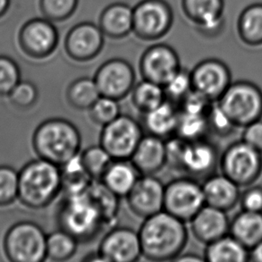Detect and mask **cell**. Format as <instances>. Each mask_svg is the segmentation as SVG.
Instances as JSON below:
<instances>
[{
  "label": "cell",
  "mask_w": 262,
  "mask_h": 262,
  "mask_svg": "<svg viewBox=\"0 0 262 262\" xmlns=\"http://www.w3.org/2000/svg\"><path fill=\"white\" fill-rule=\"evenodd\" d=\"M80 159L87 174L93 181L101 180L113 159L100 145L91 146L80 153Z\"/></svg>",
  "instance_id": "34"
},
{
  "label": "cell",
  "mask_w": 262,
  "mask_h": 262,
  "mask_svg": "<svg viewBox=\"0 0 262 262\" xmlns=\"http://www.w3.org/2000/svg\"><path fill=\"white\" fill-rule=\"evenodd\" d=\"M244 142L262 153V121H255L245 126Z\"/></svg>",
  "instance_id": "45"
},
{
  "label": "cell",
  "mask_w": 262,
  "mask_h": 262,
  "mask_svg": "<svg viewBox=\"0 0 262 262\" xmlns=\"http://www.w3.org/2000/svg\"><path fill=\"white\" fill-rule=\"evenodd\" d=\"M86 192L94 202L107 227L117 220L119 211V197L110 191L101 181H92Z\"/></svg>",
  "instance_id": "31"
},
{
  "label": "cell",
  "mask_w": 262,
  "mask_h": 262,
  "mask_svg": "<svg viewBox=\"0 0 262 262\" xmlns=\"http://www.w3.org/2000/svg\"><path fill=\"white\" fill-rule=\"evenodd\" d=\"M205 205L202 184L195 178L179 177L165 185L164 210L184 223L190 222Z\"/></svg>",
  "instance_id": "9"
},
{
  "label": "cell",
  "mask_w": 262,
  "mask_h": 262,
  "mask_svg": "<svg viewBox=\"0 0 262 262\" xmlns=\"http://www.w3.org/2000/svg\"><path fill=\"white\" fill-rule=\"evenodd\" d=\"M216 148L205 139L185 141L177 171L192 178L207 177L216 167Z\"/></svg>",
  "instance_id": "19"
},
{
  "label": "cell",
  "mask_w": 262,
  "mask_h": 262,
  "mask_svg": "<svg viewBox=\"0 0 262 262\" xmlns=\"http://www.w3.org/2000/svg\"><path fill=\"white\" fill-rule=\"evenodd\" d=\"M143 135V128L138 121L121 114L103 126L99 135V145L106 149L114 160H131Z\"/></svg>",
  "instance_id": "8"
},
{
  "label": "cell",
  "mask_w": 262,
  "mask_h": 262,
  "mask_svg": "<svg viewBox=\"0 0 262 262\" xmlns=\"http://www.w3.org/2000/svg\"><path fill=\"white\" fill-rule=\"evenodd\" d=\"M10 7V0H0V18L7 14Z\"/></svg>",
  "instance_id": "48"
},
{
  "label": "cell",
  "mask_w": 262,
  "mask_h": 262,
  "mask_svg": "<svg viewBox=\"0 0 262 262\" xmlns=\"http://www.w3.org/2000/svg\"><path fill=\"white\" fill-rule=\"evenodd\" d=\"M59 228L72 234L79 243H89L106 227L99 209L87 192L64 195L57 212Z\"/></svg>",
  "instance_id": "4"
},
{
  "label": "cell",
  "mask_w": 262,
  "mask_h": 262,
  "mask_svg": "<svg viewBox=\"0 0 262 262\" xmlns=\"http://www.w3.org/2000/svg\"><path fill=\"white\" fill-rule=\"evenodd\" d=\"M206 205L228 211L240 198L239 186L225 174L210 176L202 184Z\"/></svg>",
  "instance_id": "23"
},
{
  "label": "cell",
  "mask_w": 262,
  "mask_h": 262,
  "mask_svg": "<svg viewBox=\"0 0 262 262\" xmlns=\"http://www.w3.org/2000/svg\"><path fill=\"white\" fill-rule=\"evenodd\" d=\"M221 169L238 186L250 185L261 174V152L244 141L234 143L224 153Z\"/></svg>",
  "instance_id": "10"
},
{
  "label": "cell",
  "mask_w": 262,
  "mask_h": 262,
  "mask_svg": "<svg viewBox=\"0 0 262 262\" xmlns=\"http://www.w3.org/2000/svg\"><path fill=\"white\" fill-rule=\"evenodd\" d=\"M251 258L254 261L262 262V241L251 250Z\"/></svg>",
  "instance_id": "47"
},
{
  "label": "cell",
  "mask_w": 262,
  "mask_h": 262,
  "mask_svg": "<svg viewBox=\"0 0 262 262\" xmlns=\"http://www.w3.org/2000/svg\"><path fill=\"white\" fill-rule=\"evenodd\" d=\"M180 57L173 47L158 43L142 53L139 69L142 79L165 86L180 70Z\"/></svg>",
  "instance_id": "13"
},
{
  "label": "cell",
  "mask_w": 262,
  "mask_h": 262,
  "mask_svg": "<svg viewBox=\"0 0 262 262\" xmlns=\"http://www.w3.org/2000/svg\"><path fill=\"white\" fill-rule=\"evenodd\" d=\"M18 43L27 57L41 60L50 57L57 50L59 33L53 21L47 18H33L21 26Z\"/></svg>",
  "instance_id": "11"
},
{
  "label": "cell",
  "mask_w": 262,
  "mask_h": 262,
  "mask_svg": "<svg viewBox=\"0 0 262 262\" xmlns=\"http://www.w3.org/2000/svg\"><path fill=\"white\" fill-rule=\"evenodd\" d=\"M242 207L244 210L262 213V188L253 187L242 197Z\"/></svg>",
  "instance_id": "44"
},
{
  "label": "cell",
  "mask_w": 262,
  "mask_h": 262,
  "mask_svg": "<svg viewBox=\"0 0 262 262\" xmlns=\"http://www.w3.org/2000/svg\"><path fill=\"white\" fill-rule=\"evenodd\" d=\"M8 96L14 106L19 108H29L37 102L39 92L32 82L20 81Z\"/></svg>",
  "instance_id": "41"
},
{
  "label": "cell",
  "mask_w": 262,
  "mask_h": 262,
  "mask_svg": "<svg viewBox=\"0 0 262 262\" xmlns=\"http://www.w3.org/2000/svg\"><path fill=\"white\" fill-rule=\"evenodd\" d=\"M190 224L193 236L205 245L227 235L230 227L226 211L208 205L192 217Z\"/></svg>",
  "instance_id": "21"
},
{
  "label": "cell",
  "mask_w": 262,
  "mask_h": 262,
  "mask_svg": "<svg viewBox=\"0 0 262 262\" xmlns=\"http://www.w3.org/2000/svg\"><path fill=\"white\" fill-rule=\"evenodd\" d=\"M62 192L60 167L42 159L26 164L19 173L18 198L24 205L41 209Z\"/></svg>",
  "instance_id": "3"
},
{
  "label": "cell",
  "mask_w": 262,
  "mask_h": 262,
  "mask_svg": "<svg viewBox=\"0 0 262 262\" xmlns=\"http://www.w3.org/2000/svg\"><path fill=\"white\" fill-rule=\"evenodd\" d=\"M93 78L81 77L72 82L66 92L68 104L75 110H89L100 97Z\"/></svg>",
  "instance_id": "32"
},
{
  "label": "cell",
  "mask_w": 262,
  "mask_h": 262,
  "mask_svg": "<svg viewBox=\"0 0 262 262\" xmlns=\"http://www.w3.org/2000/svg\"><path fill=\"white\" fill-rule=\"evenodd\" d=\"M138 234L142 257L150 261L176 260L187 245L185 223L165 210L144 219Z\"/></svg>",
  "instance_id": "1"
},
{
  "label": "cell",
  "mask_w": 262,
  "mask_h": 262,
  "mask_svg": "<svg viewBox=\"0 0 262 262\" xmlns=\"http://www.w3.org/2000/svg\"><path fill=\"white\" fill-rule=\"evenodd\" d=\"M19 173L9 167H0V206L7 205L18 198Z\"/></svg>",
  "instance_id": "39"
},
{
  "label": "cell",
  "mask_w": 262,
  "mask_h": 262,
  "mask_svg": "<svg viewBox=\"0 0 262 262\" xmlns=\"http://www.w3.org/2000/svg\"><path fill=\"white\" fill-rule=\"evenodd\" d=\"M179 114L177 105L166 100L155 110L144 114L143 126L149 135L167 140L176 135Z\"/></svg>",
  "instance_id": "24"
},
{
  "label": "cell",
  "mask_w": 262,
  "mask_h": 262,
  "mask_svg": "<svg viewBox=\"0 0 262 262\" xmlns=\"http://www.w3.org/2000/svg\"><path fill=\"white\" fill-rule=\"evenodd\" d=\"M100 95L121 100L131 94L136 84L135 68L123 58H112L99 66L94 75Z\"/></svg>",
  "instance_id": "12"
},
{
  "label": "cell",
  "mask_w": 262,
  "mask_h": 262,
  "mask_svg": "<svg viewBox=\"0 0 262 262\" xmlns=\"http://www.w3.org/2000/svg\"><path fill=\"white\" fill-rule=\"evenodd\" d=\"M184 16L205 38H216L225 26V0H181Z\"/></svg>",
  "instance_id": "16"
},
{
  "label": "cell",
  "mask_w": 262,
  "mask_h": 262,
  "mask_svg": "<svg viewBox=\"0 0 262 262\" xmlns=\"http://www.w3.org/2000/svg\"><path fill=\"white\" fill-rule=\"evenodd\" d=\"M79 242L63 229L47 235V259L52 261H67L72 259L78 249Z\"/></svg>",
  "instance_id": "33"
},
{
  "label": "cell",
  "mask_w": 262,
  "mask_h": 262,
  "mask_svg": "<svg viewBox=\"0 0 262 262\" xmlns=\"http://www.w3.org/2000/svg\"><path fill=\"white\" fill-rule=\"evenodd\" d=\"M4 248L11 261L41 262L47 259V234L34 222L21 221L7 232Z\"/></svg>",
  "instance_id": "6"
},
{
  "label": "cell",
  "mask_w": 262,
  "mask_h": 262,
  "mask_svg": "<svg viewBox=\"0 0 262 262\" xmlns=\"http://www.w3.org/2000/svg\"><path fill=\"white\" fill-rule=\"evenodd\" d=\"M208 130L209 124L205 116L191 115L182 112L179 114L176 135L181 139L187 142L201 140L204 138V135Z\"/></svg>",
  "instance_id": "35"
},
{
  "label": "cell",
  "mask_w": 262,
  "mask_h": 262,
  "mask_svg": "<svg viewBox=\"0 0 262 262\" xmlns=\"http://www.w3.org/2000/svg\"><path fill=\"white\" fill-rule=\"evenodd\" d=\"M164 90L167 100L178 106L181 101L192 91L191 71L181 68L170 81L164 86Z\"/></svg>",
  "instance_id": "38"
},
{
  "label": "cell",
  "mask_w": 262,
  "mask_h": 262,
  "mask_svg": "<svg viewBox=\"0 0 262 262\" xmlns=\"http://www.w3.org/2000/svg\"><path fill=\"white\" fill-rule=\"evenodd\" d=\"M204 259L209 262H245L248 259V250L232 235H225L207 245Z\"/></svg>",
  "instance_id": "27"
},
{
  "label": "cell",
  "mask_w": 262,
  "mask_h": 262,
  "mask_svg": "<svg viewBox=\"0 0 262 262\" xmlns=\"http://www.w3.org/2000/svg\"><path fill=\"white\" fill-rule=\"evenodd\" d=\"M231 235L247 250L262 241V213L244 210L230 223Z\"/></svg>",
  "instance_id": "26"
},
{
  "label": "cell",
  "mask_w": 262,
  "mask_h": 262,
  "mask_svg": "<svg viewBox=\"0 0 262 262\" xmlns=\"http://www.w3.org/2000/svg\"><path fill=\"white\" fill-rule=\"evenodd\" d=\"M176 260L177 261H206L204 258L193 253H187V254L182 253Z\"/></svg>",
  "instance_id": "46"
},
{
  "label": "cell",
  "mask_w": 262,
  "mask_h": 262,
  "mask_svg": "<svg viewBox=\"0 0 262 262\" xmlns=\"http://www.w3.org/2000/svg\"><path fill=\"white\" fill-rule=\"evenodd\" d=\"M32 146L39 159L61 167L81 153L82 135L68 119L50 118L36 128Z\"/></svg>",
  "instance_id": "2"
},
{
  "label": "cell",
  "mask_w": 262,
  "mask_h": 262,
  "mask_svg": "<svg viewBox=\"0 0 262 262\" xmlns=\"http://www.w3.org/2000/svg\"><path fill=\"white\" fill-rule=\"evenodd\" d=\"M212 104V101L192 90L177 106L182 113L207 117Z\"/></svg>",
  "instance_id": "42"
},
{
  "label": "cell",
  "mask_w": 262,
  "mask_h": 262,
  "mask_svg": "<svg viewBox=\"0 0 262 262\" xmlns=\"http://www.w3.org/2000/svg\"><path fill=\"white\" fill-rule=\"evenodd\" d=\"M20 69L10 57L0 56V95H9L20 82Z\"/></svg>",
  "instance_id": "40"
},
{
  "label": "cell",
  "mask_w": 262,
  "mask_h": 262,
  "mask_svg": "<svg viewBox=\"0 0 262 262\" xmlns=\"http://www.w3.org/2000/svg\"><path fill=\"white\" fill-rule=\"evenodd\" d=\"M79 0H39V7L43 17L53 23L68 20L75 14Z\"/></svg>",
  "instance_id": "37"
},
{
  "label": "cell",
  "mask_w": 262,
  "mask_h": 262,
  "mask_svg": "<svg viewBox=\"0 0 262 262\" xmlns=\"http://www.w3.org/2000/svg\"><path fill=\"white\" fill-rule=\"evenodd\" d=\"M125 199L132 212L144 220L163 211L165 184L154 176H141Z\"/></svg>",
  "instance_id": "18"
},
{
  "label": "cell",
  "mask_w": 262,
  "mask_h": 262,
  "mask_svg": "<svg viewBox=\"0 0 262 262\" xmlns=\"http://www.w3.org/2000/svg\"><path fill=\"white\" fill-rule=\"evenodd\" d=\"M141 176L131 160H116L100 181L119 198H125Z\"/></svg>",
  "instance_id": "25"
},
{
  "label": "cell",
  "mask_w": 262,
  "mask_h": 262,
  "mask_svg": "<svg viewBox=\"0 0 262 262\" xmlns=\"http://www.w3.org/2000/svg\"><path fill=\"white\" fill-rule=\"evenodd\" d=\"M174 24V12L166 0H141L134 7L133 33L144 41L162 39Z\"/></svg>",
  "instance_id": "7"
},
{
  "label": "cell",
  "mask_w": 262,
  "mask_h": 262,
  "mask_svg": "<svg viewBox=\"0 0 262 262\" xmlns=\"http://www.w3.org/2000/svg\"><path fill=\"white\" fill-rule=\"evenodd\" d=\"M99 26L107 38L124 39L133 33L134 7L122 2L110 4L101 11Z\"/></svg>",
  "instance_id": "22"
},
{
  "label": "cell",
  "mask_w": 262,
  "mask_h": 262,
  "mask_svg": "<svg viewBox=\"0 0 262 262\" xmlns=\"http://www.w3.org/2000/svg\"><path fill=\"white\" fill-rule=\"evenodd\" d=\"M132 103L141 113H148L167 100L163 86L142 80L135 84L131 92Z\"/></svg>",
  "instance_id": "29"
},
{
  "label": "cell",
  "mask_w": 262,
  "mask_h": 262,
  "mask_svg": "<svg viewBox=\"0 0 262 262\" xmlns=\"http://www.w3.org/2000/svg\"><path fill=\"white\" fill-rule=\"evenodd\" d=\"M209 130L214 132L216 135L226 136L234 130V123L227 117V114L220 108L219 105L212 106L207 116Z\"/></svg>",
  "instance_id": "43"
},
{
  "label": "cell",
  "mask_w": 262,
  "mask_h": 262,
  "mask_svg": "<svg viewBox=\"0 0 262 262\" xmlns=\"http://www.w3.org/2000/svg\"><path fill=\"white\" fill-rule=\"evenodd\" d=\"M217 105L235 126L245 127L262 117V92L248 82L231 83Z\"/></svg>",
  "instance_id": "5"
},
{
  "label": "cell",
  "mask_w": 262,
  "mask_h": 262,
  "mask_svg": "<svg viewBox=\"0 0 262 262\" xmlns=\"http://www.w3.org/2000/svg\"><path fill=\"white\" fill-rule=\"evenodd\" d=\"M98 252L104 262H135L142 257L138 232L130 227H114L99 244Z\"/></svg>",
  "instance_id": "17"
},
{
  "label": "cell",
  "mask_w": 262,
  "mask_h": 262,
  "mask_svg": "<svg viewBox=\"0 0 262 262\" xmlns=\"http://www.w3.org/2000/svg\"><path fill=\"white\" fill-rule=\"evenodd\" d=\"M61 168L62 174V192L64 195H75L83 193L92 184L90 177L80 159V154Z\"/></svg>",
  "instance_id": "30"
},
{
  "label": "cell",
  "mask_w": 262,
  "mask_h": 262,
  "mask_svg": "<svg viewBox=\"0 0 262 262\" xmlns=\"http://www.w3.org/2000/svg\"><path fill=\"white\" fill-rule=\"evenodd\" d=\"M118 102L117 99L100 96L88 110L90 119L100 127L110 124L121 115Z\"/></svg>",
  "instance_id": "36"
},
{
  "label": "cell",
  "mask_w": 262,
  "mask_h": 262,
  "mask_svg": "<svg viewBox=\"0 0 262 262\" xmlns=\"http://www.w3.org/2000/svg\"><path fill=\"white\" fill-rule=\"evenodd\" d=\"M105 38L99 25L92 21L79 23L68 31L64 38V51L72 60L90 62L102 51Z\"/></svg>",
  "instance_id": "14"
},
{
  "label": "cell",
  "mask_w": 262,
  "mask_h": 262,
  "mask_svg": "<svg viewBox=\"0 0 262 262\" xmlns=\"http://www.w3.org/2000/svg\"><path fill=\"white\" fill-rule=\"evenodd\" d=\"M237 31L246 45L262 46V3L252 4L244 9L238 18Z\"/></svg>",
  "instance_id": "28"
},
{
  "label": "cell",
  "mask_w": 262,
  "mask_h": 262,
  "mask_svg": "<svg viewBox=\"0 0 262 262\" xmlns=\"http://www.w3.org/2000/svg\"><path fill=\"white\" fill-rule=\"evenodd\" d=\"M192 90L215 102L231 85V73L223 61L208 58L199 62L191 71Z\"/></svg>",
  "instance_id": "15"
},
{
  "label": "cell",
  "mask_w": 262,
  "mask_h": 262,
  "mask_svg": "<svg viewBox=\"0 0 262 262\" xmlns=\"http://www.w3.org/2000/svg\"><path fill=\"white\" fill-rule=\"evenodd\" d=\"M142 176H154L167 166L166 140L155 135H144L131 158Z\"/></svg>",
  "instance_id": "20"
}]
</instances>
